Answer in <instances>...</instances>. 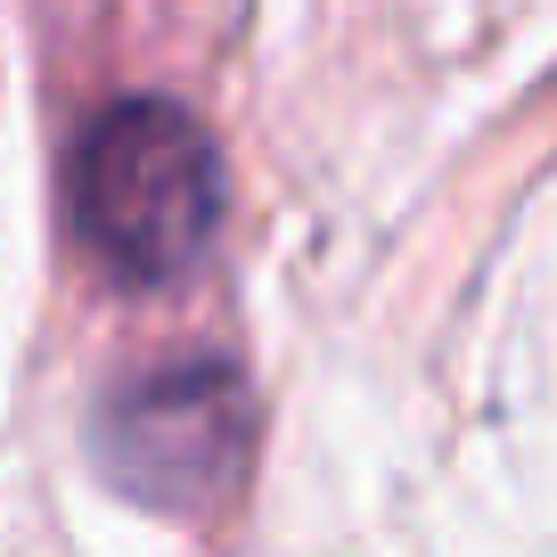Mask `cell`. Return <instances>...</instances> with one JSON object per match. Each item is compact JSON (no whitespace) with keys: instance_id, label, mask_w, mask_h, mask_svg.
Segmentation results:
<instances>
[{"instance_id":"6da1fadb","label":"cell","mask_w":557,"mask_h":557,"mask_svg":"<svg viewBox=\"0 0 557 557\" xmlns=\"http://www.w3.org/2000/svg\"><path fill=\"white\" fill-rule=\"evenodd\" d=\"M222 222V157L173 99H123L74 148V230L115 278L164 287Z\"/></svg>"},{"instance_id":"7a4b0ae2","label":"cell","mask_w":557,"mask_h":557,"mask_svg":"<svg viewBox=\"0 0 557 557\" xmlns=\"http://www.w3.org/2000/svg\"><path fill=\"white\" fill-rule=\"evenodd\" d=\"M255 443V394L230 361H164L115 385L99 410V459L132 500L164 517L213 508L246 468Z\"/></svg>"}]
</instances>
